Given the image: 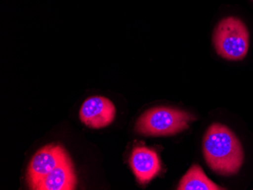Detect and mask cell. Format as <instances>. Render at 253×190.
Returning a JSON list of instances; mask_svg holds the SVG:
<instances>
[{
    "label": "cell",
    "instance_id": "1",
    "mask_svg": "<svg viewBox=\"0 0 253 190\" xmlns=\"http://www.w3.org/2000/svg\"><path fill=\"white\" fill-rule=\"evenodd\" d=\"M203 154L212 171L221 175L237 174L244 162L242 145L228 127L214 123L206 132Z\"/></svg>",
    "mask_w": 253,
    "mask_h": 190
},
{
    "label": "cell",
    "instance_id": "2",
    "mask_svg": "<svg viewBox=\"0 0 253 190\" xmlns=\"http://www.w3.org/2000/svg\"><path fill=\"white\" fill-rule=\"evenodd\" d=\"M194 116L185 111L170 107H156L143 113L136 121L135 130L142 135L164 137L187 130Z\"/></svg>",
    "mask_w": 253,
    "mask_h": 190
},
{
    "label": "cell",
    "instance_id": "3",
    "mask_svg": "<svg viewBox=\"0 0 253 190\" xmlns=\"http://www.w3.org/2000/svg\"><path fill=\"white\" fill-rule=\"evenodd\" d=\"M216 52L227 60H242L248 52L250 35L245 24L236 17L223 18L214 28Z\"/></svg>",
    "mask_w": 253,
    "mask_h": 190
},
{
    "label": "cell",
    "instance_id": "4",
    "mask_svg": "<svg viewBox=\"0 0 253 190\" xmlns=\"http://www.w3.org/2000/svg\"><path fill=\"white\" fill-rule=\"evenodd\" d=\"M68 158L69 156L59 145H48L40 150L28 167V182L31 190H36L40 183Z\"/></svg>",
    "mask_w": 253,
    "mask_h": 190
},
{
    "label": "cell",
    "instance_id": "5",
    "mask_svg": "<svg viewBox=\"0 0 253 190\" xmlns=\"http://www.w3.org/2000/svg\"><path fill=\"white\" fill-rule=\"evenodd\" d=\"M116 117V107L107 98L93 96L83 103L80 111V118L91 128L106 127Z\"/></svg>",
    "mask_w": 253,
    "mask_h": 190
},
{
    "label": "cell",
    "instance_id": "6",
    "mask_svg": "<svg viewBox=\"0 0 253 190\" xmlns=\"http://www.w3.org/2000/svg\"><path fill=\"white\" fill-rule=\"evenodd\" d=\"M132 171L140 184L152 181L161 171V162L155 150L146 147H136L130 160Z\"/></svg>",
    "mask_w": 253,
    "mask_h": 190
},
{
    "label": "cell",
    "instance_id": "7",
    "mask_svg": "<svg viewBox=\"0 0 253 190\" xmlns=\"http://www.w3.org/2000/svg\"><path fill=\"white\" fill-rule=\"evenodd\" d=\"M76 184L75 170L68 158L40 183L36 190H73Z\"/></svg>",
    "mask_w": 253,
    "mask_h": 190
},
{
    "label": "cell",
    "instance_id": "8",
    "mask_svg": "<svg viewBox=\"0 0 253 190\" xmlns=\"http://www.w3.org/2000/svg\"><path fill=\"white\" fill-rule=\"evenodd\" d=\"M177 190H220L221 187L214 184L205 174L201 167L194 164L182 177Z\"/></svg>",
    "mask_w": 253,
    "mask_h": 190
}]
</instances>
